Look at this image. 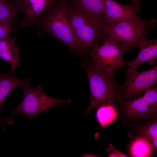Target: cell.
I'll return each mask as SVG.
<instances>
[{
  "mask_svg": "<svg viewBox=\"0 0 157 157\" xmlns=\"http://www.w3.org/2000/svg\"><path fill=\"white\" fill-rule=\"evenodd\" d=\"M15 70L10 68L6 72L0 74V123L4 132H6L7 129L0 117L1 109L3 101L8 95L16 88L31 81V79H24L18 78L15 75Z\"/></svg>",
  "mask_w": 157,
  "mask_h": 157,
  "instance_id": "cell-12",
  "label": "cell"
},
{
  "mask_svg": "<svg viewBox=\"0 0 157 157\" xmlns=\"http://www.w3.org/2000/svg\"><path fill=\"white\" fill-rule=\"evenodd\" d=\"M69 1L60 0L51 6L37 24L46 32L58 39L71 51L82 53L76 40L68 18Z\"/></svg>",
  "mask_w": 157,
  "mask_h": 157,
  "instance_id": "cell-2",
  "label": "cell"
},
{
  "mask_svg": "<svg viewBox=\"0 0 157 157\" xmlns=\"http://www.w3.org/2000/svg\"><path fill=\"white\" fill-rule=\"evenodd\" d=\"M16 39L8 36L0 40V58L7 62L11 68L15 69L21 62L18 56L20 49L16 45Z\"/></svg>",
  "mask_w": 157,
  "mask_h": 157,
  "instance_id": "cell-14",
  "label": "cell"
},
{
  "mask_svg": "<svg viewBox=\"0 0 157 157\" xmlns=\"http://www.w3.org/2000/svg\"><path fill=\"white\" fill-rule=\"evenodd\" d=\"M22 86L24 94L21 101L11 114L5 118V122L9 125L13 124V118L16 115H26L29 120L31 121L36 115L47 112L56 106L68 104L72 102L71 99H59L45 94L41 86L35 88L29 83L24 84Z\"/></svg>",
  "mask_w": 157,
  "mask_h": 157,
  "instance_id": "cell-5",
  "label": "cell"
},
{
  "mask_svg": "<svg viewBox=\"0 0 157 157\" xmlns=\"http://www.w3.org/2000/svg\"><path fill=\"white\" fill-rule=\"evenodd\" d=\"M12 31L10 24L0 21V40L8 37L9 33Z\"/></svg>",
  "mask_w": 157,
  "mask_h": 157,
  "instance_id": "cell-20",
  "label": "cell"
},
{
  "mask_svg": "<svg viewBox=\"0 0 157 157\" xmlns=\"http://www.w3.org/2000/svg\"><path fill=\"white\" fill-rule=\"evenodd\" d=\"M103 15L89 13L74 1H69L68 18L73 30L92 22Z\"/></svg>",
  "mask_w": 157,
  "mask_h": 157,
  "instance_id": "cell-13",
  "label": "cell"
},
{
  "mask_svg": "<svg viewBox=\"0 0 157 157\" xmlns=\"http://www.w3.org/2000/svg\"><path fill=\"white\" fill-rule=\"evenodd\" d=\"M88 81L90 101L85 113L87 115L94 109L104 105L116 106L120 100L119 85L113 71H104L86 60L81 64Z\"/></svg>",
  "mask_w": 157,
  "mask_h": 157,
  "instance_id": "cell-1",
  "label": "cell"
},
{
  "mask_svg": "<svg viewBox=\"0 0 157 157\" xmlns=\"http://www.w3.org/2000/svg\"><path fill=\"white\" fill-rule=\"evenodd\" d=\"M157 83V65L145 70H127L124 84L120 85V100L129 99L147 90Z\"/></svg>",
  "mask_w": 157,
  "mask_h": 157,
  "instance_id": "cell-7",
  "label": "cell"
},
{
  "mask_svg": "<svg viewBox=\"0 0 157 157\" xmlns=\"http://www.w3.org/2000/svg\"><path fill=\"white\" fill-rule=\"evenodd\" d=\"M154 19L147 20L138 17L109 24H104V33L109 40L124 46L127 51L139 47L148 33L147 27H153Z\"/></svg>",
  "mask_w": 157,
  "mask_h": 157,
  "instance_id": "cell-3",
  "label": "cell"
},
{
  "mask_svg": "<svg viewBox=\"0 0 157 157\" xmlns=\"http://www.w3.org/2000/svg\"><path fill=\"white\" fill-rule=\"evenodd\" d=\"M116 108L120 120L128 125L157 117V86L129 99L119 100Z\"/></svg>",
  "mask_w": 157,
  "mask_h": 157,
  "instance_id": "cell-4",
  "label": "cell"
},
{
  "mask_svg": "<svg viewBox=\"0 0 157 157\" xmlns=\"http://www.w3.org/2000/svg\"><path fill=\"white\" fill-rule=\"evenodd\" d=\"M60 0H15L23 15L22 28L36 25L41 15Z\"/></svg>",
  "mask_w": 157,
  "mask_h": 157,
  "instance_id": "cell-10",
  "label": "cell"
},
{
  "mask_svg": "<svg viewBox=\"0 0 157 157\" xmlns=\"http://www.w3.org/2000/svg\"><path fill=\"white\" fill-rule=\"evenodd\" d=\"M69 1H73L75 0H68Z\"/></svg>",
  "mask_w": 157,
  "mask_h": 157,
  "instance_id": "cell-23",
  "label": "cell"
},
{
  "mask_svg": "<svg viewBox=\"0 0 157 157\" xmlns=\"http://www.w3.org/2000/svg\"><path fill=\"white\" fill-rule=\"evenodd\" d=\"M117 117L116 107L111 105H104L99 107L96 113L97 120L101 127L113 123Z\"/></svg>",
  "mask_w": 157,
  "mask_h": 157,
  "instance_id": "cell-17",
  "label": "cell"
},
{
  "mask_svg": "<svg viewBox=\"0 0 157 157\" xmlns=\"http://www.w3.org/2000/svg\"><path fill=\"white\" fill-rule=\"evenodd\" d=\"M5 0L7 1H10L12 2L13 3H14L15 0Z\"/></svg>",
  "mask_w": 157,
  "mask_h": 157,
  "instance_id": "cell-22",
  "label": "cell"
},
{
  "mask_svg": "<svg viewBox=\"0 0 157 157\" xmlns=\"http://www.w3.org/2000/svg\"><path fill=\"white\" fill-rule=\"evenodd\" d=\"M134 129L135 137L139 136L146 139L151 144L156 154L157 151V120L154 118L146 123L137 125Z\"/></svg>",
  "mask_w": 157,
  "mask_h": 157,
  "instance_id": "cell-15",
  "label": "cell"
},
{
  "mask_svg": "<svg viewBox=\"0 0 157 157\" xmlns=\"http://www.w3.org/2000/svg\"><path fill=\"white\" fill-rule=\"evenodd\" d=\"M102 40L87 51L89 61L102 70L115 72L121 68L124 64L123 55L126 48L105 36Z\"/></svg>",
  "mask_w": 157,
  "mask_h": 157,
  "instance_id": "cell-6",
  "label": "cell"
},
{
  "mask_svg": "<svg viewBox=\"0 0 157 157\" xmlns=\"http://www.w3.org/2000/svg\"><path fill=\"white\" fill-rule=\"evenodd\" d=\"M104 24L103 15L92 22L73 30L76 42L83 52H87L104 39Z\"/></svg>",
  "mask_w": 157,
  "mask_h": 157,
  "instance_id": "cell-8",
  "label": "cell"
},
{
  "mask_svg": "<svg viewBox=\"0 0 157 157\" xmlns=\"http://www.w3.org/2000/svg\"><path fill=\"white\" fill-rule=\"evenodd\" d=\"M104 23L109 24L137 18L141 3L138 0H131L129 3H120L114 0H104Z\"/></svg>",
  "mask_w": 157,
  "mask_h": 157,
  "instance_id": "cell-9",
  "label": "cell"
},
{
  "mask_svg": "<svg viewBox=\"0 0 157 157\" xmlns=\"http://www.w3.org/2000/svg\"><path fill=\"white\" fill-rule=\"evenodd\" d=\"M81 8L91 14L104 15V0H75Z\"/></svg>",
  "mask_w": 157,
  "mask_h": 157,
  "instance_id": "cell-19",
  "label": "cell"
},
{
  "mask_svg": "<svg viewBox=\"0 0 157 157\" xmlns=\"http://www.w3.org/2000/svg\"><path fill=\"white\" fill-rule=\"evenodd\" d=\"M128 152L131 157H147L151 156L154 151L148 140L143 137L138 136L134 137L130 142Z\"/></svg>",
  "mask_w": 157,
  "mask_h": 157,
  "instance_id": "cell-16",
  "label": "cell"
},
{
  "mask_svg": "<svg viewBox=\"0 0 157 157\" xmlns=\"http://www.w3.org/2000/svg\"><path fill=\"white\" fill-rule=\"evenodd\" d=\"M137 56L133 60L127 62V70H137L142 63L147 62L154 65L157 60V40L145 38L139 47Z\"/></svg>",
  "mask_w": 157,
  "mask_h": 157,
  "instance_id": "cell-11",
  "label": "cell"
},
{
  "mask_svg": "<svg viewBox=\"0 0 157 157\" xmlns=\"http://www.w3.org/2000/svg\"><path fill=\"white\" fill-rule=\"evenodd\" d=\"M19 11V9L16 4L0 0V21L7 22L10 24L13 23Z\"/></svg>",
  "mask_w": 157,
  "mask_h": 157,
  "instance_id": "cell-18",
  "label": "cell"
},
{
  "mask_svg": "<svg viewBox=\"0 0 157 157\" xmlns=\"http://www.w3.org/2000/svg\"><path fill=\"white\" fill-rule=\"evenodd\" d=\"M109 157H127L128 156L116 148L112 144H109L106 149Z\"/></svg>",
  "mask_w": 157,
  "mask_h": 157,
  "instance_id": "cell-21",
  "label": "cell"
}]
</instances>
